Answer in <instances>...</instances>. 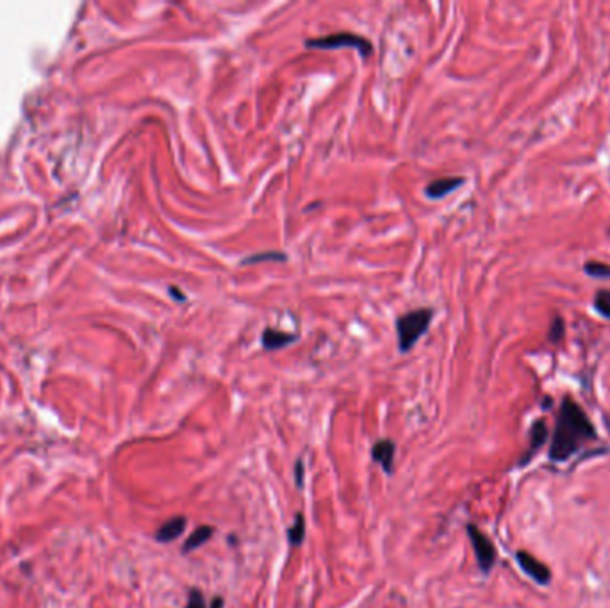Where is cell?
<instances>
[{
  "instance_id": "obj_1",
  "label": "cell",
  "mask_w": 610,
  "mask_h": 608,
  "mask_svg": "<svg viewBox=\"0 0 610 608\" xmlns=\"http://www.w3.org/2000/svg\"><path fill=\"white\" fill-rule=\"evenodd\" d=\"M594 439H596V430L587 414L573 398L565 396L559 409L557 423L553 430L549 459L555 462L568 461L587 441Z\"/></svg>"
},
{
  "instance_id": "obj_2",
  "label": "cell",
  "mask_w": 610,
  "mask_h": 608,
  "mask_svg": "<svg viewBox=\"0 0 610 608\" xmlns=\"http://www.w3.org/2000/svg\"><path fill=\"white\" fill-rule=\"evenodd\" d=\"M432 320H434V309L428 307L414 309V311L401 314L396 320V334L400 352H409L419 341V337L428 330V325H431Z\"/></svg>"
},
{
  "instance_id": "obj_3",
  "label": "cell",
  "mask_w": 610,
  "mask_h": 608,
  "mask_svg": "<svg viewBox=\"0 0 610 608\" xmlns=\"http://www.w3.org/2000/svg\"><path fill=\"white\" fill-rule=\"evenodd\" d=\"M307 49H321V50H336V49H355L357 52L366 58L373 52V45L369 40L359 36V34L353 33H336L328 34L323 38H314V40H307L305 42Z\"/></svg>"
},
{
  "instance_id": "obj_4",
  "label": "cell",
  "mask_w": 610,
  "mask_h": 608,
  "mask_svg": "<svg viewBox=\"0 0 610 608\" xmlns=\"http://www.w3.org/2000/svg\"><path fill=\"white\" fill-rule=\"evenodd\" d=\"M466 532H467V535H469L471 546H473V550H475V557H476V562H479L480 571L488 575V573L491 571L496 564L495 544H492L491 539L483 534L480 528H476L475 525H467Z\"/></svg>"
},
{
  "instance_id": "obj_5",
  "label": "cell",
  "mask_w": 610,
  "mask_h": 608,
  "mask_svg": "<svg viewBox=\"0 0 610 608\" xmlns=\"http://www.w3.org/2000/svg\"><path fill=\"white\" fill-rule=\"evenodd\" d=\"M516 559L517 564L521 566V569H523L530 578L536 580L537 584L540 585L549 584V580H552V571H549L548 567L540 562V560H537L536 557H532L530 553H527V551H517Z\"/></svg>"
},
{
  "instance_id": "obj_6",
  "label": "cell",
  "mask_w": 610,
  "mask_h": 608,
  "mask_svg": "<svg viewBox=\"0 0 610 608\" xmlns=\"http://www.w3.org/2000/svg\"><path fill=\"white\" fill-rule=\"evenodd\" d=\"M394 455H396V444H394V441L380 439L373 444L371 459L377 464H380L385 475H393L394 473Z\"/></svg>"
},
{
  "instance_id": "obj_7",
  "label": "cell",
  "mask_w": 610,
  "mask_h": 608,
  "mask_svg": "<svg viewBox=\"0 0 610 608\" xmlns=\"http://www.w3.org/2000/svg\"><path fill=\"white\" fill-rule=\"evenodd\" d=\"M466 182L464 177H442L438 181L431 182V184L425 188V195L432 200H439V198H444L447 195L454 193L455 189H459L460 186Z\"/></svg>"
},
{
  "instance_id": "obj_8",
  "label": "cell",
  "mask_w": 610,
  "mask_h": 608,
  "mask_svg": "<svg viewBox=\"0 0 610 608\" xmlns=\"http://www.w3.org/2000/svg\"><path fill=\"white\" fill-rule=\"evenodd\" d=\"M186 526H188V519L184 516H177V518L168 519V521L161 525L156 532V541L157 543H173L175 539H179L180 535L184 534Z\"/></svg>"
},
{
  "instance_id": "obj_9",
  "label": "cell",
  "mask_w": 610,
  "mask_h": 608,
  "mask_svg": "<svg viewBox=\"0 0 610 608\" xmlns=\"http://www.w3.org/2000/svg\"><path fill=\"white\" fill-rule=\"evenodd\" d=\"M262 346L268 352H273V350H280L289 346L291 343L296 341L298 336L291 332H284V330H275V329H266L262 332Z\"/></svg>"
},
{
  "instance_id": "obj_10",
  "label": "cell",
  "mask_w": 610,
  "mask_h": 608,
  "mask_svg": "<svg viewBox=\"0 0 610 608\" xmlns=\"http://www.w3.org/2000/svg\"><path fill=\"white\" fill-rule=\"evenodd\" d=\"M546 439H548V428H546V421L545 420H537L536 423L532 425V428H530L529 453H527V455H524L523 459H521L520 464L521 466L527 464V462H529L530 459H532V457L536 455L537 450H539L540 446H543V444L546 443Z\"/></svg>"
},
{
  "instance_id": "obj_11",
  "label": "cell",
  "mask_w": 610,
  "mask_h": 608,
  "mask_svg": "<svg viewBox=\"0 0 610 608\" xmlns=\"http://www.w3.org/2000/svg\"><path fill=\"white\" fill-rule=\"evenodd\" d=\"M213 534H214V526H211V525L198 526L197 530L189 535L188 541L184 543V546H182V553H189V551H195V550H198L200 546H204L207 541H211Z\"/></svg>"
},
{
  "instance_id": "obj_12",
  "label": "cell",
  "mask_w": 610,
  "mask_h": 608,
  "mask_svg": "<svg viewBox=\"0 0 610 608\" xmlns=\"http://www.w3.org/2000/svg\"><path fill=\"white\" fill-rule=\"evenodd\" d=\"M305 530H307V526H305V518H303L302 512H298V514L295 516V523L287 528V541H289L291 548L302 546L303 541H305Z\"/></svg>"
},
{
  "instance_id": "obj_13",
  "label": "cell",
  "mask_w": 610,
  "mask_h": 608,
  "mask_svg": "<svg viewBox=\"0 0 610 608\" xmlns=\"http://www.w3.org/2000/svg\"><path fill=\"white\" fill-rule=\"evenodd\" d=\"M223 605H225L223 598L216 596L213 601H211L209 607H207V603H205V598H204V594H202L200 589L193 587L188 594V605H186V608H223Z\"/></svg>"
},
{
  "instance_id": "obj_14",
  "label": "cell",
  "mask_w": 610,
  "mask_h": 608,
  "mask_svg": "<svg viewBox=\"0 0 610 608\" xmlns=\"http://www.w3.org/2000/svg\"><path fill=\"white\" fill-rule=\"evenodd\" d=\"M584 272L593 279H610V266L600 261H589L584 264Z\"/></svg>"
},
{
  "instance_id": "obj_15",
  "label": "cell",
  "mask_w": 610,
  "mask_h": 608,
  "mask_svg": "<svg viewBox=\"0 0 610 608\" xmlns=\"http://www.w3.org/2000/svg\"><path fill=\"white\" fill-rule=\"evenodd\" d=\"M564 334H565V323H564V318L562 316H555L552 320V325H549V332H548V341L553 343V345H557L564 339Z\"/></svg>"
},
{
  "instance_id": "obj_16",
  "label": "cell",
  "mask_w": 610,
  "mask_h": 608,
  "mask_svg": "<svg viewBox=\"0 0 610 608\" xmlns=\"http://www.w3.org/2000/svg\"><path fill=\"white\" fill-rule=\"evenodd\" d=\"M594 309L602 314L603 318L610 320V291L609 289H602V291L596 293L594 296Z\"/></svg>"
},
{
  "instance_id": "obj_17",
  "label": "cell",
  "mask_w": 610,
  "mask_h": 608,
  "mask_svg": "<svg viewBox=\"0 0 610 608\" xmlns=\"http://www.w3.org/2000/svg\"><path fill=\"white\" fill-rule=\"evenodd\" d=\"M286 254H280V252H266V254H257L252 255L248 259L243 261V264H254L261 263V261H286Z\"/></svg>"
},
{
  "instance_id": "obj_18",
  "label": "cell",
  "mask_w": 610,
  "mask_h": 608,
  "mask_svg": "<svg viewBox=\"0 0 610 608\" xmlns=\"http://www.w3.org/2000/svg\"><path fill=\"white\" fill-rule=\"evenodd\" d=\"M293 477H295L296 487L303 489V485H305V464H303L302 459H298L293 466Z\"/></svg>"
},
{
  "instance_id": "obj_19",
  "label": "cell",
  "mask_w": 610,
  "mask_h": 608,
  "mask_svg": "<svg viewBox=\"0 0 610 608\" xmlns=\"http://www.w3.org/2000/svg\"><path fill=\"white\" fill-rule=\"evenodd\" d=\"M549 405H552L549 398H545V409H549Z\"/></svg>"
},
{
  "instance_id": "obj_20",
  "label": "cell",
  "mask_w": 610,
  "mask_h": 608,
  "mask_svg": "<svg viewBox=\"0 0 610 608\" xmlns=\"http://www.w3.org/2000/svg\"><path fill=\"white\" fill-rule=\"evenodd\" d=\"M609 234H610V229H609Z\"/></svg>"
}]
</instances>
